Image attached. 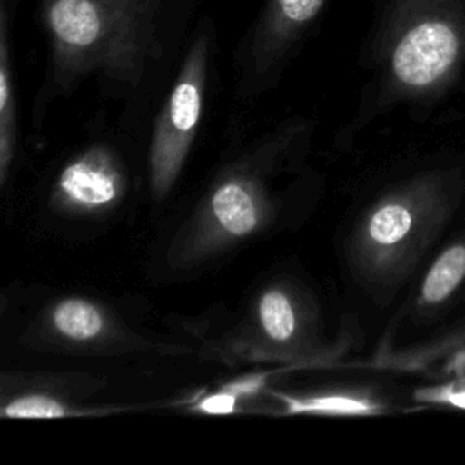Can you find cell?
Here are the masks:
<instances>
[{
  "label": "cell",
  "instance_id": "6da1fadb",
  "mask_svg": "<svg viewBox=\"0 0 465 465\" xmlns=\"http://www.w3.org/2000/svg\"><path fill=\"white\" fill-rule=\"evenodd\" d=\"M465 196V173L438 167L396 183L358 218L349 262L372 294L387 302L445 231Z\"/></svg>",
  "mask_w": 465,
  "mask_h": 465
},
{
  "label": "cell",
  "instance_id": "7a4b0ae2",
  "mask_svg": "<svg viewBox=\"0 0 465 465\" xmlns=\"http://www.w3.org/2000/svg\"><path fill=\"white\" fill-rule=\"evenodd\" d=\"M162 0H42L60 85L85 74L136 87L158 53L154 20Z\"/></svg>",
  "mask_w": 465,
  "mask_h": 465
},
{
  "label": "cell",
  "instance_id": "3957f363",
  "mask_svg": "<svg viewBox=\"0 0 465 465\" xmlns=\"http://www.w3.org/2000/svg\"><path fill=\"white\" fill-rule=\"evenodd\" d=\"M280 147L274 140L216 176L169 243L171 267L202 265L276 222L283 200L271 180Z\"/></svg>",
  "mask_w": 465,
  "mask_h": 465
},
{
  "label": "cell",
  "instance_id": "277c9868",
  "mask_svg": "<svg viewBox=\"0 0 465 465\" xmlns=\"http://www.w3.org/2000/svg\"><path fill=\"white\" fill-rule=\"evenodd\" d=\"M465 60V24L440 0H394L378 44L389 100L427 102L456 80Z\"/></svg>",
  "mask_w": 465,
  "mask_h": 465
},
{
  "label": "cell",
  "instance_id": "5b68a950",
  "mask_svg": "<svg viewBox=\"0 0 465 465\" xmlns=\"http://www.w3.org/2000/svg\"><path fill=\"white\" fill-rule=\"evenodd\" d=\"M209 67V35L193 40L171 93L156 118L149 149V187L163 200L176 183L198 131Z\"/></svg>",
  "mask_w": 465,
  "mask_h": 465
},
{
  "label": "cell",
  "instance_id": "8992f818",
  "mask_svg": "<svg viewBox=\"0 0 465 465\" xmlns=\"http://www.w3.org/2000/svg\"><path fill=\"white\" fill-rule=\"evenodd\" d=\"M125 193V176L118 160L104 147H93L60 171L53 187V203L67 214H100Z\"/></svg>",
  "mask_w": 465,
  "mask_h": 465
},
{
  "label": "cell",
  "instance_id": "52a82bcc",
  "mask_svg": "<svg viewBox=\"0 0 465 465\" xmlns=\"http://www.w3.org/2000/svg\"><path fill=\"white\" fill-rule=\"evenodd\" d=\"M323 4L325 0H267L249 45V64L256 76H265L280 64Z\"/></svg>",
  "mask_w": 465,
  "mask_h": 465
},
{
  "label": "cell",
  "instance_id": "ba28073f",
  "mask_svg": "<svg viewBox=\"0 0 465 465\" xmlns=\"http://www.w3.org/2000/svg\"><path fill=\"white\" fill-rule=\"evenodd\" d=\"M465 285V231L450 240L425 271L414 311L421 320L441 316Z\"/></svg>",
  "mask_w": 465,
  "mask_h": 465
},
{
  "label": "cell",
  "instance_id": "9c48e42d",
  "mask_svg": "<svg viewBox=\"0 0 465 465\" xmlns=\"http://www.w3.org/2000/svg\"><path fill=\"white\" fill-rule=\"evenodd\" d=\"M254 318L260 336L271 345L289 349L305 340V309L285 285L267 287L256 300Z\"/></svg>",
  "mask_w": 465,
  "mask_h": 465
},
{
  "label": "cell",
  "instance_id": "30bf717a",
  "mask_svg": "<svg viewBox=\"0 0 465 465\" xmlns=\"http://www.w3.org/2000/svg\"><path fill=\"white\" fill-rule=\"evenodd\" d=\"M389 365L432 380H465V322L429 343L391 356Z\"/></svg>",
  "mask_w": 465,
  "mask_h": 465
},
{
  "label": "cell",
  "instance_id": "8fae6325",
  "mask_svg": "<svg viewBox=\"0 0 465 465\" xmlns=\"http://www.w3.org/2000/svg\"><path fill=\"white\" fill-rule=\"evenodd\" d=\"M53 332L69 343H91L109 331L105 311L85 298H64L49 312Z\"/></svg>",
  "mask_w": 465,
  "mask_h": 465
},
{
  "label": "cell",
  "instance_id": "7c38bea8",
  "mask_svg": "<svg viewBox=\"0 0 465 465\" xmlns=\"http://www.w3.org/2000/svg\"><path fill=\"white\" fill-rule=\"evenodd\" d=\"M291 414H334V416H371L387 411V403L365 391H332L311 396L278 394Z\"/></svg>",
  "mask_w": 465,
  "mask_h": 465
},
{
  "label": "cell",
  "instance_id": "4fadbf2b",
  "mask_svg": "<svg viewBox=\"0 0 465 465\" xmlns=\"http://www.w3.org/2000/svg\"><path fill=\"white\" fill-rule=\"evenodd\" d=\"M15 89L9 60V16L0 4V182L5 183L15 153Z\"/></svg>",
  "mask_w": 465,
  "mask_h": 465
},
{
  "label": "cell",
  "instance_id": "5bb4252c",
  "mask_svg": "<svg viewBox=\"0 0 465 465\" xmlns=\"http://www.w3.org/2000/svg\"><path fill=\"white\" fill-rule=\"evenodd\" d=\"M71 414L69 407L45 392H27L15 396L2 407L5 418H62Z\"/></svg>",
  "mask_w": 465,
  "mask_h": 465
},
{
  "label": "cell",
  "instance_id": "9a60e30c",
  "mask_svg": "<svg viewBox=\"0 0 465 465\" xmlns=\"http://www.w3.org/2000/svg\"><path fill=\"white\" fill-rule=\"evenodd\" d=\"M412 398L421 405L465 411V380H443L418 387L414 389Z\"/></svg>",
  "mask_w": 465,
  "mask_h": 465
},
{
  "label": "cell",
  "instance_id": "2e32d148",
  "mask_svg": "<svg viewBox=\"0 0 465 465\" xmlns=\"http://www.w3.org/2000/svg\"><path fill=\"white\" fill-rule=\"evenodd\" d=\"M238 400L240 398L234 392H231L229 389L222 387L220 391L203 396L194 405V409L200 411V412H205V414H231V412L236 411Z\"/></svg>",
  "mask_w": 465,
  "mask_h": 465
},
{
  "label": "cell",
  "instance_id": "e0dca14e",
  "mask_svg": "<svg viewBox=\"0 0 465 465\" xmlns=\"http://www.w3.org/2000/svg\"><path fill=\"white\" fill-rule=\"evenodd\" d=\"M263 383H265V378L262 374H256V376H243V378L234 380L223 387L229 389L231 392H234L238 398H242V396H252V394L260 392Z\"/></svg>",
  "mask_w": 465,
  "mask_h": 465
}]
</instances>
